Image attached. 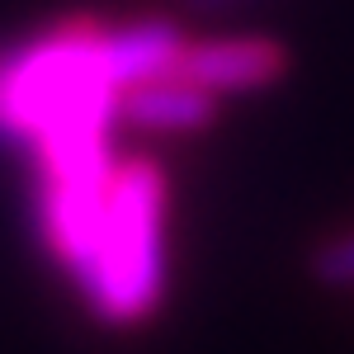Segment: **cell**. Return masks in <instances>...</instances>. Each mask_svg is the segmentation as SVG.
Segmentation results:
<instances>
[{"label":"cell","instance_id":"cell-1","mask_svg":"<svg viewBox=\"0 0 354 354\" xmlns=\"http://www.w3.org/2000/svg\"><path fill=\"white\" fill-rule=\"evenodd\" d=\"M165 180L161 170L133 156L109 175L104 227H100V270L90 283V307L109 326H133L156 312L165 293Z\"/></svg>","mask_w":354,"mask_h":354},{"label":"cell","instance_id":"cell-2","mask_svg":"<svg viewBox=\"0 0 354 354\" xmlns=\"http://www.w3.org/2000/svg\"><path fill=\"white\" fill-rule=\"evenodd\" d=\"M100 33L104 28L90 15H76L15 53H0V137L28 142L71 90L104 81Z\"/></svg>","mask_w":354,"mask_h":354},{"label":"cell","instance_id":"cell-3","mask_svg":"<svg viewBox=\"0 0 354 354\" xmlns=\"http://www.w3.org/2000/svg\"><path fill=\"white\" fill-rule=\"evenodd\" d=\"M180 71L198 81L213 95H245V90H265L288 71V48L260 38V33H227V38H203L185 43Z\"/></svg>","mask_w":354,"mask_h":354},{"label":"cell","instance_id":"cell-4","mask_svg":"<svg viewBox=\"0 0 354 354\" xmlns=\"http://www.w3.org/2000/svg\"><path fill=\"white\" fill-rule=\"evenodd\" d=\"M213 118H218V95L189 81L185 71H165L118 90V123L137 133H203Z\"/></svg>","mask_w":354,"mask_h":354},{"label":"cell","instance_id":"cell-5","mask_svg":"<svg viewBox=\"0 0 354 354\" xmlns=\"http://www.w3.org/2000/svg\"><path fill=\"white\" fill-rule=\"evenodd\" d=\"M180 57H185V33L170 19H133L123 28L100 33V66L113 90L180 71Z\"/></svg>","mask_w":354,"mask_h":354},{"label":"cell","instance_id":"cell-6","mask_svg":"<svg viewBox=\"0 0 354 354\" xmlns=\"http://www.w3.org/2000/svg\"><path fill=\"white\" fill-rule=\"evenodd\" d=\"M312 279L326 283V288H354V232L317 245V255H312Z\"/></svg>","mask_w":354,"mask_h":354},{"label":"cell","instance_id":"cell-7","mask_svg":"<svg viewBox=\"0 0 354 354\" xmlns=\"http://www.w3.org/2000/svg\"><path fill=\"white\" fill-rule=\"evenodd\" d=\"M185 10H198V15H218V10H236V5H250V0H180Z\"/></svg>","mask_w":354,"mask_h":354}]
</instances>
